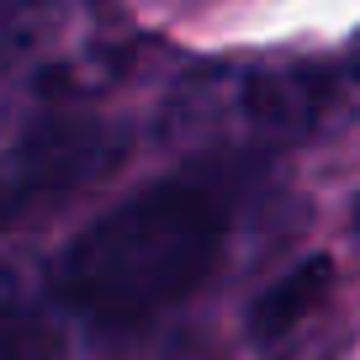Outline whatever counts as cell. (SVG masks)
<instances>
[{"mask_svg": "<svg viewBox=\"0 0 360 360\" xmlns=\"http://www.w3.org/2000/svg\"><path fill=\"white\" fill-rule=\"evenodd\" d=\"M223 238L228 196L217 186L154 180L58 255L53 292L96 323H143L207 281Z\"/></svg>", "mask_w": 360, "mask_h": 360, "instance_id": "1", "label": "cell"}, {"mask_svg": "<svg viewBox=\"0 0 360 360\" xmlns=\"http://www.w3.org/2000/svg\"><path fill=\"white\" fill-rule=\"evenodd\" d=\"M133 64V22L117 0H0V133L75 122Z\"/></svg>", "mask_w": 360, "mask_h": 360, "instance_id": "2", "label": "cell"}, {"mask_svg": "<svg viewBox=\"0 0 360 360\" xmlns=\"http://www.w3.org/2000/svg\"><path fill=\"white\" fill-rule=\"evenodd\" d=\"M360 101V53L345 64H207L169 96L165 127L186 143L259 148L313 138Z\"/></svg>", "mask_w": 360, "mask_h": 360, "instance_id": "3", "label": "cell"}, {"mask_svg": "<svg viewBox=\"0 0 360 360\" xmlns=\"http://www.w3.org/2000/svg\"><path fill=\"white\" fill-rule=\"evenodd\" d=\"M328 297H334V265H328V255H313V259H302V265H292L286 276H276V281L255 297L249 328H255L259 345H286V339H297L323 313Z\"/></svg>", "mask_w": 360, "mask_h": 360, "instance_id": "4", "label": "cell"}, {"mask_svg": "<svg viewBox=\"0 0 360 360\" xmlns=\"http://www.w3.org/2000/svg\"><path fill=\"white\" fill-rule=\"evenodd\" d=\"M64 334L53 313L37 307H0V360H58Z\"/></svg>", "mask_w": 360, "mask_h": 360, "instance_id": "5", "label": "cell"}, {"mask_svg": "<svg viewBox=\"0 0 360 360\" xmlns=\"http://www.w3.org/2000/svg\"><path fill=\"white\" fill-rule=\"evenodd\" d=\"M349 238H355V249H360V196H355V207H349Z\"/></svg>", "mask_w": 360, "mask_h": 360, "instance_id": "6", "label": "cell"}]
</instances>
